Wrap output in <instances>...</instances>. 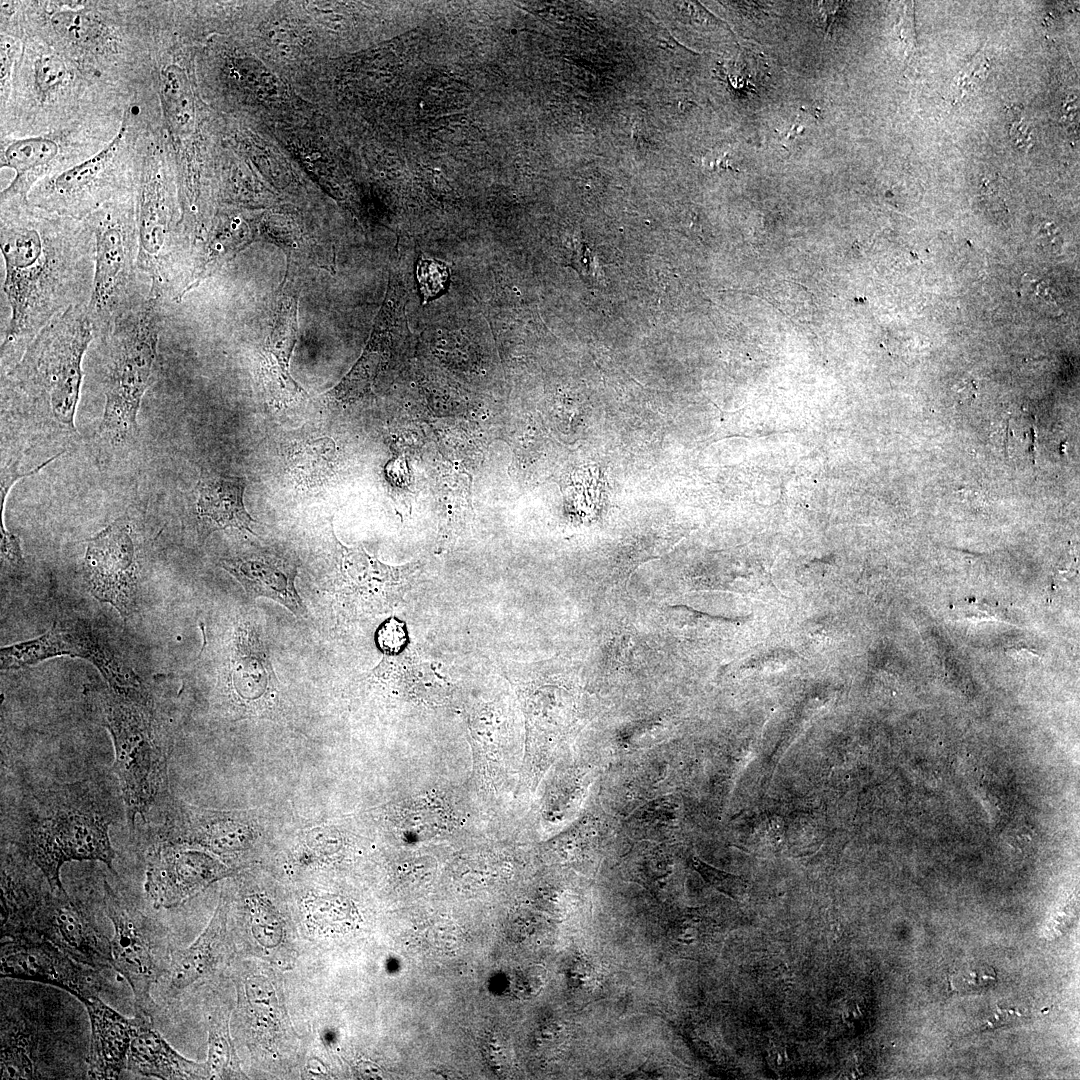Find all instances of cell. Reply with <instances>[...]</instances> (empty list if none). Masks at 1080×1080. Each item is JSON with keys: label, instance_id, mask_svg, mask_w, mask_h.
Wrapping results in <instances>:
<instances>
[{"label": "cell", "instance_id": "1", "mask_svg": "<svg viewBox=\"0 0 1080 1080\" xmlns=\"http://www.w3.org/2000/svg\"><path fill=\"white\" fill-rule=\"evenodd\" d=\"M0 249L5 266L2 288L10 308L1 331V358L16 362L55 316L88 304L95 243L87 222L11 208L2 214Z\"/></svg>", "mask_w": 1080, "mask_h": 1080}, {"label": "cell", "instance_id": "2", "mask_svg": "<svg viewBox=\"0 0 1080 1080\" xmlns=\"http://www.w3.org/2000/svg\"><path fill=\"white\" fill-rule=\"evenodd\" d=\"M24 822L20 846L46 877L52 892H65L62 865L98 860L113 870L109 838L113 815L106 798L89 782L52 786L35 797Z\"/></svg>", "mask_w": 1080, "mask_h": 1080}, {"label": "cell", "instance_id": "3", "mask_svg": "<svg viewBox=\"0 0 1080 1080\" xmlns=\"http://www.w3.org/2000/svg\"><path fill=\"white\" fill-rule=\"evenodd\" d=\"M160 301L148 296L97 336L105 348V405L98 431L113 445L138 431V411L157 358Z\"/></svg>", "mask_w": 1080, "mask_h": 1080}, {"label": "cell", "instance_id": "4", "mask_svg": "<svg viewBox=\"0 0 1080 1080\" xmlns=\"http://www.w3.org/2000/svg\"><path fill=\"white\" fill-rule=\"evenodd\" d=\"M87 305L73 306L55 316L39 331L9 373L17 388L43 400L54 418L72 431H75L83 357L96 338Z\"/></svg>", "mask_w": 1080, "mask_h": 1080}, {"label": "cell", "instance_id": "5", "mask_svg": "<svg viewBox=\"0 0 1080 1080\" xmlns=\"http://www.w3.org/2000/svg\"><path fill=\"white\" fill-rule=\"evenodd\" d=\"M86 694L111 734L113 768L133 826L136 817L145 818L156 802L166 771V753L154 726L152 706L126 699L105 687H90Z\"/></svg>", "mask_w": 1080, "mask_h": 1080}, {"label": "cell", "instance_id": "6", "mask_svg": "<svg viewBox=\"0 0 1080 1080\" xmlns=\"http://www.w3.org/2000/svg\"><path fill=\"white\" fill-rule=\"evenodd\" d=\"M86 222L95 243L94 279L87 308L97 337L149 294L138 271L136 213L130 202L104 204Z\"/></svg>", "mask_w": 1080, "mask_h": 1080}, {"label": "cell", "instance_id": "7", "mask_svg": "<svg viewBox=\"0 0 1080 1080\" xmlns=\"http://www.w3.org/2000/svg\"><path fill=\"white\" fill-rule=\"evenodd\" d=\"M2 896L4 935L48 941L79 963L96 970L112 966L111 945L82 907L66 892Z\"/></svg>", "mask_w": 1080, "mask_h": 1080}, {"label": "cell", "instance_id": "8", "mask_svg": "<svg viewBox=\"0 0 1080 1080\" xmlns=\"http://www.w3.org/2000/svg\"><path fill=\"white\" fill-rule=\"evenodd\" d=\"M69 655L91 661L108 681L116 694L151 705L149 693L139 677L125 665L82 621H59L34 640L1 649V668L12 669L31 665L49 657Z\"/></svg>", "mask_w": 1080, "mask_h": 1080}, {"label": "cell", "instance_id": "9", "mask_svg": "<svg viewBox=\"0 0 1080 1080\" xmlns=\"http://www.w3.org/2000/svg\"><path fill=\"white\" fill-rule=\"evenodd\" d=\"M138 271L149 296H174L177 245L171 230L168 193L156 165L143 170L136 212Z\"/></svg>", "mask_w": 1080, "mask_h": 1080}, {"label": "cell", "instance_id": "10", "mask_svg": "<svg viewBox=\"0 0 1080 1080\" xmlns=\"http://www.w3.org/2000/svg\"><path fill=\"white\" fill-rule=\"evenodd\" d=\"M339 550L336 589L343 608L353 618L392 611L420 569L418 562L384 564L361 546L348 548L339 544Z\"/></svg>", "mask_w": 1080, "mask_h": 1080}, {"label": "cell", "instance_id": "11", "mask_svg": "<svg viewBox=\"0 0 1080 1080\" xmlns=\"http://www.w3.org/2000/svg\"><path fill=\"white\" fill-rule=\"evenodd\" d=\"M104 906L114 928L110 940L112 967L133 991L136 1016L152 1019L155 1003L150 990L162 971L155 959L146 920L141 913L128 907L106 881Z\"/></svg>", "mask_w": 1080, "mask_h": 1080}, {"label": "cell", "instance_id": "12", "mask_svg": "<svg viewBox=\"0 0 1080 1080\" xmlns=\"http://www.w3.org/2000/svg\"><path fill=\"white\" fill-rule=\"evenodd\" d=\"M85 578L98 600L128 616L136 603V563L131 527L122 516L91 537L84 558Z\"/></svg>", "mask_w": 1080, "mask_h": 1080}, {"label": "cell", "instance_id": "13", "mask_svg": "<svg viewBox=\"0 0 1080 1080\" xmlns=\"http://www.w3.org/2000/svg\"><path fill=\"white\" fill-rule=\"evenodd\" d=\"M92 967L77 962L52 943L12 937L1 945V977L39 981L60 987L80 1001L98 996L101 981Z\"/></svg>", "mask_w": 1080, "mask_h": 1080}, {"label": "cell", "instance_id": "14", "mask_svg": "<svg viewBox=\"0 0 1080 1080\" xmlns=\"http://www.w3.org/2000/svg\"><path fill=\"white\" fill-rule=\"evenodd\" d=\"M126 132V117L114 139L91 158L72 166L49 180L38 191V197L49 209L74 216L91 214L110 196L112 183L105 176L108 164L118 152Z\"/></svg>", "mask_w": 1080, "mask_h": 1080}, {"label": "cell", "instance_id": "15", "mask_svg": "<svg viewBox=\"0 0 1080 1080\" xmlns=\"http://www.w3.org/2000/svg\"><path fill=\"white\" fill-rule=\"evenodd\" d=\"M225 873L219 862L205 854L163 847L149 858L145 890L156 908H170Z\"/></svg>", "mask_w": 1080, "mask_h": 1080}, {"label": "cell", "instance_id": "16", "mask_svg": "<svg viewBox=\"0 0 1080 1080\" xmlns=\"http://www.w3.org/2000/svg\"><path fill=\"white\" fill-rule=\"evenodd\" d=\"M405 286L399 274L393 278L372 337L360 360L333 392L339 400L357 399L370 391L391 355L394 331L405 326Z\"/></svg>", "mask_w": 1080, "mask_h": 1080}, {"label": "cell", "instance_id": "17", "mask_svg": "<svg viewBox=\"0 0 1080 1080\" xmlns=\"http://www.w3.org/2000/svg\"><path fill=\"white\" fill-rule=\"evenodd\" d=\"M220 565L240 582L251 598H270L297 617H306V607L295 588L294 563L272 555L252 554L221 559Z\"/></svg>", "mask_w": 1080, "mask_h": 1080}, {"label": "cell", "instance_id": "18", "mask_svg": "<svg viewBox=\"0 0 1080 1080\" xmlns=\"http://www.w3.org/2000/svg\"><path fill=\"white\" fill-rule=\"evenodd\" d=\"M81 1002L91 1023L89 1075L94 1079H117L126 1068L135 1018L124 1017L98 996Z\"/></svg>", "mask_w": 1080, "mask_h": 1080}, {"label": "cell", "instance_id": "19", "mask_svg": "<svg viewBox=\"0 0 1080 1080\" xmlns=\"http://www.w3.org/2000/svg\"><path fill=\"white\" fill-rule=\"evenodd\" d=\"M126 1069L160 1079H211L206 1062L181 1056L153 1028L152 1019L140 1016H135Z\"/></svg>", "mask_w": 1080, "mask_h": 1080}, {"label": "cell", "instance_id": "20", "mask_svg": "<svg viewBox=\"0 0 1080 1080\" xmlns=\"http://www.w3.org/2000/svg\"><path fill=\"white\" fill-rule=\"evenodd\" d=\"M244 490V478L204 475L198 483V515L212 530L236 528L252 533L251 527L255 521L245 509Z\"/></svg>", "mask_w": 1080, "mask_h": 1080}, {"label": "cell", "instance_id": "21", "mask_svg": "<svg viewBox=\"0 0 1080 1080\" xmlns=\"http://www.w3.org/2000/svg\"><path fill=\"white\" fill-rule=\"evenodd\" d=\"M226 949V909L220 903L203 933L188 948L177 951L170 969L171 985L183 989L212 974Z\"/></svg>", "mask_w": 1080, "mask_h": 1080}, {"label": "cell", "instance_id": "22", "mask_svg": "<svg viewBox=\"0 0 1080 1080\" xmlns=\"http://www.w3.org/2000/svg\"><path fill=\"white\" fill-rule=\"evenodd\" d=\"M57 153L58 145L48 138L31 137L12 142L4 152L1 166L13 169L16 175L2 192V203L23 202Z\"/></svg>", "mask_w": 1080, "mask_h": 1080}, {"label": "cell", "instance_id": "23", "mask_svg": "<svg viewBox=\"0 0 1080 1080\" xmlns=\"http://www.w3.org/2000/svg\"><path fill=\"white\" fill-rule=\"evenodd\" d=\"M208 1044V1060L206 1063L209 1068L210 1078H245L230 1038L228 1019L220 1010L214 1012L210 1017Z\"/></svg>", "mask_w": 1080, "mask_h": 1080}, {"label": "cell", "instance_id": "24", "mask_svg": "<svg viewBox=\"0 0 1080 1080\" xmlns=\"http://www.w3.org/2000/svg\"><path fill=\"white\" fill-rule=\"evenodd\" d=\"M246 643L236 644L234 660V678L236 686L243 692L262 691L268 683V677L272 675L270 662L266 659L262 649ZM260 647V645L258 646Z\"/></svg>", "mask_w": 1080, "mask_h": 1080}, {"label": "cell", "instance_id": "25", "mask_svg": "<svg viewBox=\"0 0 1080 1080\" xmlns=\"http://www.w3.org/2000/svg\"><path fill=\"white\" fill-rule=\"evenodd\" d=\"M313 923L333 932H349L358 927L360 915L354 904L344 897L318 898L308 904Z\"/></svg>", "mask_w": 1080, "mask_h": 1080}, {"label": "cell", "instance_id": "26", "mask_svg": "<svg viewBox=\"0 0 1080 1080\" xmlns=\"http://www.w3.org/2000/svg\"><path fill=\"white\" fill-rule=\"evenodd\" d=\"M416 279L423 302L439 296L447 287L449 271L447 266L438 260L423 258L416 265Z\"/></svg>", "mask_w": 1080, "mask_h": 1080}, {"label": "cell", "instance_id": "27", "mask_svg": "<svg viewBox=\"0 0 1080 1080\" xmlns=\"http://www.w3.org/2000/svg\"><path fill=\"white\" fill-rule=\"evenodd\" d=\"M692 863L702 878L719 892L735 900L745 895L748 885L742 877L712 867L698 858Z\"/></svg>", "mask_w": 1080, "mask_h": 1080}, {"label": "cell", "instance_id": "28", "mask_svg": "<svg viewBox=\"0 0 1080 1080\" xmlns=\"http://www.w3.org/2000/svg\"><path fill=\"white\" fill-rule=\"evenodd\" d=\"M375 644L385 656L401 654L409 644L406 623L394 616L387 618L375 632Z\"/></svg>", "mask_w": 1080, "mask_h": 1080}, {"label": "cell", "instance_id": "29", "mask_svg": "<svg viewBox=\"0 0 1080 1080\" xmlns=\"http://www.w3.org/2000/svg\"><path fill=\"white\" fill-rule=\"evenodd\" d=\"M66 75V66L60 58L46 55L35 63V80L41 92H49L58 87Z\"/></svg>", "mask_w": 1080, "mask_h": 1080}, {"label": "cell", "instance_id": "30", "mask_svg": "<svg viewBox=\"0 0 1080 1080\" xmlns=\"http://www.w3.org/2000/svg\"><path fill=\"white\" fill-rule=\"evenodd\" d=\"M84 20L81 15L70 11L59 13L53 17L55 27L72 38H79L84 33L82 29L86 26Z\"/></svg>", "mask_w": 1080, "mask_h": 1080}, {"label": "cell", "instance_id": "31", "mask_svg": "<svg viewBox=\"0 0 1080 1080\" xmlns=\"http://www.w3.org/2000/svg\"><path fill=\"white\" fill-rule=\"evenodd\" d=\"M357 1071L358 1075H360L361 1078H381L380 1069L376 1065L371 1063L364 1062L359 1064L357 1067Z\"/></svg>", "mask_w": 1080, "mask_h": 1080}, {"label": "cell", "instance_id": "32", "mask_svg": "<svg viewBox=\"0 0 1080 1080\" xmlns=\"http://www.w3.org/2000/svg\"><path fill=\"white\" fill-rule=\"evenodd\" d=\"M804 130H805V127L803 126V124L801 122H799V118H797L795 123H793V125L787 131H785L784 136H783V140L790 141L791 139H794L796 136L801 135Z\"/></svg>", "mask_w": 1080, "mask_h": 1080}, {"label": "cell", "instance_id": "33", "mask_svg": "<svg viewBox=\"0 0 1080 1080\" xmlns=\"http://www.w3.org/2000/svg\"><path fill=\"white\" fill-rule=\"evenodd\" d=\"M781 1052L780 1048L771 1049L772 1059L777 1066H781L785 1062V1056H781Z\"/></svg>", "mask_w": 1080, "mask_h": 1080}]
</instances>
